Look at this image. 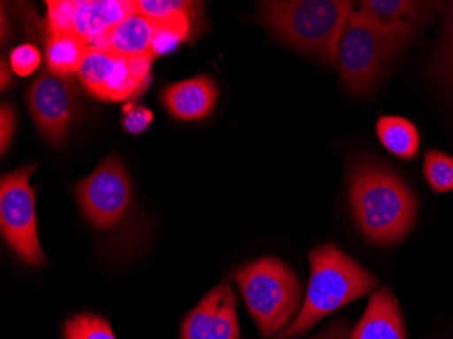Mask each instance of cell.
I'll return each mask as SVG.
<instances>
[{
	"label": "cell",
	"mask_w": 453,
	"mask_h": 339,
	"mask_svg": "<svg viewBox=\"0 0 453 339\" xmlns=\"http://www.w3.org/2000/svg\"><path fill=\"white\" fill-rule=\"evenodd\" d=\"M349 197L361 234L379 246L398 243L416 224L418 203L413 190L376 160H358L352 166Z\"/></svg>",
	"instance_id": "obj_1"
},
{
	"label": "cell",
	"mask_w": 453,
	"mask_h": 339,
	"mask_svg": "<svg viewBox=\"0 0 453 339\" xmlns=\"http://www.w3.org/2000/svg\"><path fill=\"white\" fill-rule=\"evenodd\" d=\"M311 275L304 303L296 318L281 333L267 339H294L304 335L326 316L375 289L378 279L335 244L310 252Z\"/></svg>",
	"instance_id": "obj_2"
},
{
	"label": "cell",
	"mask_w": 453,
	"mask_h": 339,
	"mask_svg": "<svg viewBox=\"0 0 453 339\" xmlns=\"http://www.w3.org/2000/svg\"><path fill=\"white\" fill-rule=\"evenodd\" d=\"M416 33L417 25L410 22L353 12L338 55L343 88L353 96L369 93L386 73L389 61L411 42Z\"/></svg>",
	"instance_id": "obj_3"
},
{
	"label": "cell",
	"mask_w": 453,
	"mask_h": 339,
	"mask_svg": "<svg viewBox=\"0 0 453 339\" xmlns=\"http://www.w3.org/2000/svg\"><path fill=\"white\" fill-rule=\"evenodd\" d=\"M259 20L280 40L314 53L335 65L341 41L353 14L345 0H292L259 2Z\"/></svg>",
	"instance_id": "obj_4"
},
{
	"label": "cell",
	"mask_w": 453,
	"mask_h": 339,
	"mask_svg": "<svg viewBox=\"0 0 453 339\" xmlns=\"http://www.w3.org/2000/svg\"><path fill=\"white\" fill-rule=\"evenodd\" d=\"M247 310L265 339L281 333L296 318L303 299L297 275L284 262L265 257L234 273Z\"/></svg>",
	"instance_id": "obj_5"
},
{
	"label": "cell",
	"mask_w": 453,
	"mask_h": 339,
	"mask_svg": "<svg viewBox=\"0 0 453 339\" xmlns=\"http://www.w3.org/2000/svg\"><path fill=\"white\" fill-rule=\"evenodd\" d=\"M35 165L25 166L0 181V228L4 241L18 258L30 266L45 264L35 219V192L30 175Z\"/></svg>",
	"instance_id": "obj_6"
},
{
	"label": "cell",
	"mask_w": 453,
	"mask_h": 339,
	"mask_svg": "<svg viewBox=\"0 0 453 339\" xmlns=\"http://www.w3.org/2000/svg\"><path fill=\"white\" fill-rule=\"evenodd\" d=\"M150 73L151 61L121 58L88 45L76 75L81 86L96 98L122 102L146 91Z\"/></svg>",
	"instance_id": "obj_7"
},
{
	"label": "cell",
	"mask_w": 453,
	"mask_h": 339,
	"mask_svg": "<svg viewBox=\"0 0 453 339\" xmlns=\"http://www.w3.org/2000/svg\"><path fill=\"white\" fill-rule=\"evenodd\" d=\"M75 195L81 213L96 228H113L131 205V181L121 160L108 158L78 183Z\"/></svg>",
	"instance_id": "obj_8"
},
{
	"label": "cell",
	"mask_w": 453,
	"mask_h": 339,
	"mask_svg": "<svg viewBox=\"0 0 453 339\" xmlns=\"http://www.w3.org/2000/svg\"><path fill=\"white\" fill-rule=\"evenodd\" d=\"M27 99L38 132L52 144H60L78 106V88L73 76L58 75L45 68L32 84Z\"/></svg>",
	"instance_id": "obj_9"
},
{
	"label": "cell",
	"mask_w": 453,
	"mask_h": 339,
	"mask_svg": "<svg viewBox=\"0 0 453 339\" xmlns=\"http://www.w3.org/2000/svg\"><path fill=\"white\" fill-rule=\"evenodd\" d=\"M47 6L48 32L67 33L86 47L132 14V0H55Z\"/></svg>",
	"instance_id": "obj_10"
},
{
	"label": "cell",
	"mask_w": 453,
	"mask_h": 339,
	"mask_svg": "<svg viewBox=\"0 0 453 339\" xmlns=\"http://www.w3.org/2000/svg\"><path fill=\"white\" fill-rule=\"evenodd\" d=\"M182 339H239L238 299L226 282L219 284L190 311L180 331Z\"/></svg>",
	"instance_id": "obj_11"
},
{
	"label": "cell",
	"mask_w": 453,
	"mask_h": 339,
	"mask_svg": "<svg viewBox=\"0 0 453 339\" xmlns=\"http://www.w3.org/2000/svg\"><path fill=\"white\" fill-rule=\"evenodd\" d=\"M166 20L167 18L155 19L146 15H127L96 38L93 47L121 58L152 63L159 56L160 38Z\"/></svg>",
	"instance_id": "obj_12"
},
{
	"label": "cell",
	"mask_w": 453,
	"mask_h": 339,
	"mask_svg": "<svg viewBox=\"0 0 453 339\" xmlns=\"http://www.w3.org/2000/svg\"><path fill=\"white\" fill-rule=\"evenodd\" d=\"M162 101L175 119L183 121L207 119L218 104V84L208 75L169 84L163 89Z\"/></svg>",
	"instance_id": "obj_13"
},
{
	"label": "cell",
	"mask_w": 453,
	"mask_h": 339,
	"mask_svg": "<svg viewBox=\"0 0 453 339\" xmlns=\"http://www.w3.org/2000/svg\"><path fill=\"white\" fill-rule=\"evenodd\" d=\"M350 339H407L398 300L388 288L372 293Z\"/></svg>",
	"instance_id": "obj_14"
},
{
	"label": "cell",
	"mask_w": 453,
	"mask_h": 339,
	"mask_svg": "<svg viewBox=\"0 0 453 339\" xmlns=\"http://www.w3.org/2000/svg\"><path fill=\"white\" fill-rule=\"evenodd\" d=\"M376 134L384 148L401 159H414L418 154V129L403 117L381 116L376 122Z\"/></svg>",
	"instance_id": "obj_15"
},
{
	"label": "cell",
	"mask_w": 453,
	"mask_h": 339,
	"mask_svg": "<svg viewBox=\"0 0 453 339\" xmlns=\"http://www.w3.org/2000/svg\"><path fill=\"white\" fill-rule=\"evenodd\" d=\"M47 61L48 68L61 76H73L78 73L86 45L78 38L67 33L48 32Z\"/></svg>",
	"instance_id": "obj_16"
},
{
	"label": "cell",
	"mask_w": 453,
	"mask_h": 339,
	"mask_svg": "<svg viewBox=\"0 0 453 339\" xmlns=\"http://www.w3.org/2000/svg\"><path fill=\"white\" fill-rule=\"evenodd\" d=\"M434 4L414 0H366L360 2V10L383 20H402L418 27L427 17Z\"/></svg>",
	"instance_id": "obj_17"
},
{
	"label": "cell",
	"mask_w": 453,
	"mask_h": 339,
	"mask_svg": "<svg viewBox=\"0 0 453 339\" xmlns=\"http://www.w3.org/2000/svg\"><path fill=\"white\" fill-rule=\"evenodd\" d=\"M424 177L434 192H453V157L429 150L425 154Z\"/></svg>",
	"instance_id": "obj_18"
},
{
	"label": "cell",
	"mask_w": 453,
	"mask_h": 339,
	"mask_svg": "<svg viewBox=\"0 0 453 339\" xmlns=\"http://www.w3.org/2000/svg\"><path fill=\"white\" fill-rule=\"evenodd\" d=\"M65 339H116L108 320L94 313H78L65 322Z\"/></svg>",
	"instance_id": "obj_19"
},
{
	"label": "cell",
	"mask_w": 453,
	"mask_h": 339,
	"mask_svg": "<svg viewBox=\"0 0 453 339\" xmlns=\"http://www.w3.org/2000/svg\"><path fill=\"white\" fill-rule=\"evenodd\" d=\"M434 78L448 90L453 91V4L445 22L441 42L434 63Z\"/></svg>",
	"instance_id": "obj_20"
},
{
	"label": "cell",
	"mask_w": 453,
	"mask_h": 339,
	"mask_svg": "<svg viewBox=\"0 0 453 339\" xmlns=\"http://www.w3.org/2000/svg\"><path fill=\"white\" fill-rule=\"evenodd\" d=\"M201 4L195 2H172V0H132V14L163 19L175 15H195Z\"/></svg>",
	"instance_id": "obj_21"
},
{
	"label": "cell",
	"mask_w": 453,
	"mask_h": 339,
	"mask_svg": "<svg viewBox=\"0 0 453 339\" xmlns=\"http://www.w3.org/2000/svg\"><path fill=\"white\" fill-rule=\"evenodd\" d=\"M10 63L14 73L19 76H29L41 65V53L35 45L24 44L15 48L10 55Z\"/></svg>",
	"instance_id": "obj_22"
},
{
	"label": "cell",
	"mask_w": 453,
	"mask_h": 339,
	"mask_svg": "<svg viewBox=\"0 0 453 339\" xmlns=\"http://www.w3.org/2000/svg\"><path fill=\"white\" fill-rule=\"evenodd\" d=\"M122 113V127L131 135L142 134L154 119L152 112L139 104H127Z\"/></svg>",
	"instance_id": "obj_23"
},
{
	"label": "cell",
	"mask_w": 453,
	"mask_h": 339,
	"mask_svg": "<svg viewBox=\"0 0 453 339\" xmlns=\"http://www.w3.org/2000/svg\"><path fill=\"white\" fill-rule=\"evenodd\" d=\"M15 112L12 104H2V111H0V144H2V155L6 152L7 145L12 142V134H14Z\"/></svg>",
	"instance_id": "obj_24"
},
{
	"label": "cell",
	"mask_w": 453,
	"mask_h": 339,
	"mask_svg": "<svg viewBox=\"0 0 453 339\" xmlns=\"http://www.w3.org/2000/svg\"><path fill=\"white\" fill-rule=\"evenodd\" d=\"M350 336H352V331L349 327V323L346 320H338L326 326L311 339H350Z\"/></svg>",
	"instance_id": "obj_25"
},
{
	"label": "cell",
	"mask_w": 453,
	"mask_h": 339,
	"mask_svg": "<svg viewBox=\"0 0 453 339\" xmlns=\"http://www.w3.org/2000/svg\"><path fill=\"white\" fill-rule=\"evenodd\" d=\"M2 91L6 90L7 84L12 81V76H10L9 68H7L6 63L2 61Z\"/></svg>",
	"instance_id": "obj_26"
}]
</instances>
